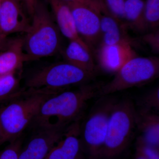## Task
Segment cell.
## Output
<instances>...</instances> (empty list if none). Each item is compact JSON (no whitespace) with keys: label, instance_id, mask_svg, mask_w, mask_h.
I'll use <instances>...</instances> for the list:
<instances>
[{"label":"cell","instance_id":"cell-20","mask_svg":"<svg viewBox=\"0 0 159 159\" xmlns=\"http://www.w3.org/2000/svg\"><path fill=\"white\" fill-rule=\"evenodd\" d=\"M144 13L148 30L159 29V0H145Z\"/></svg>","mask_w":159,"mask_h":159},{"label":"cell","instance_id":"cell-22","mask_svg":"<svg viewBox=\"0 0 159 159\" xmlns=\"http://www.w3.org/2000/svg\"><path fill=\"white\" fill-rule=\"evenodd\" d=\"M100 1L110 14L125 25L124 18L125 0H100Z\"/></svg>","mask_w":159,"mask_h":159},{"label":"cell","instance_id":"cell-11","mask_svg":"<svg viewBox=\"0 0 159 159\" xmlns=\"http://www.w3.org/2000/svg\"><path fill=\"white\" fill-rule=\"evenodd\" d=\"M19 0H2L0 7V32L8 36L24 33L30 23L23 11Z\"/></svg>","mask_w":159,"mask_h":159},{"label":"cell","instance_id":"cell-26","mask_svg":"<svg viewBox=\"0 0 159 159\" xmlns=\"http://www.w3.org/2000/svg\"><path fill=\"white\" fill-rule=\"evenodd\" d=\"M21 1L25 3L29 14L32 15L39 0H21Z\"/></svg>","mask_w":159,"mask_h":159},{"label":"cell","instance_id":"cell-13","mask_svg":"<svg viewBox=\"0 0 159 159\" xmlns=\"http://www.w3.org/2000/svg\"><path fill=\"white\" fill-rule=\"evenodd\" d=\"M78 120L71 123L62 139L53 147L44 159H77L81 149Z\"/></svg>","mask_w":159,"mask_h":159},{"label":"cell","instance_id":"cell-29","mask_svg":"<svg viewBox=\"0 0 159 159\" xmlns=\"http://www.w3.org/2000/svg\"><path fill=\"white\" fill-rule=\"evenodd\" d=\"M2 0H0V7H1V3H2Z\"/></svg>","mask_w":159,"mask_h":159},{"label":"cell","instance_id":"cell-21","mask_svg":"<svg viewBox=\"0 0 159 159\" xmlns=\"http://www.w3.org/2000/svg\"><path fill=\"white\" fill-rule=\"evenodd\" d=\"M139 109L147 111L159 110V88L157 87L144 94L138 102Z\"/></svg>","mask_w":159,"mask_h":159},{"label":"cell","instance_id":"cell-3","mask_svg":"<svg viewBox=\"0 0 159 159\" xmlns=\"http://www.w3.org/2000/svg\"><path fill=\"white\" fill-rule=\"evenodd\" d=\"M53 94L27 90L0 109V145L19 138L32 123L43 102Z\"/></svg>","mask_w":159,"mask_h":159},{"label":"cell","instance_id":"cell-8","mask_svg":"<svg viewBox=\"0 0 159 159\" xmlns=\"http://www.w3.org/2000/svg\"><path fill=\"white\" fill-rule=\"evenodd\" d=\"M67 2L70 8L79 36L92 51L94 46L99 42L101 37L100 0L94 4Z\"/></svg>","mask_w":159,"mask_h":159},{"label":"cell","instance_id":"cell-23","mask_svg":"<svg viewBox=\"0 0 159 159\" xmlns=\"http://www.w3.org/2000/svg\"><path fill=\"white\" fill-rule=\"evenodd\" d=\"M136 152L146 159H159L158 148L151 145L140 136L137 139Z\"/></svg>","mask_w":159,"mask_h":159},{"label":"cell","instance_id":"cell-24","mask_svg":"<svg viewBox=\"0 0 159 159\" xmlns=\"http://www.w3.org/2000/svg\"><path fill=\"white\" fill-rule=\"evenodd\" d=\"M9 143L4 149L0 151V159H18L22 146L20 137Z\"/></svg>","mask_w":159,"mask_h":159},{"label":"cell","instance_id":"cell-5","mask_svg":"<svg viewBox=\"0 0 159 159\" xmlns=\"http://www.w3.org/2000/svg\"><path fill=\"white\" fill-rule=\"evenodd\" d=\"M94 74L66 61L54 63L31 74L25 85L27 90L55 94L72 86L85 84Z\"/></svg>","mask_w":159,"mask_h":159},{"label":"cell","instance_id":"cell-17","mask_svg":"<svg viewBox=\"0 0 159 159\" xmlns=\"http://www.w3.org/2000/svg\"><path fill=\"white\" fill-rule=\"evenodd\" d=\"M145 0H125L124 18L125 25L140 33L148 30L144 13Z\"/></svg>","mask_w":159,"mask_h":159},{"label":"cell","instance_id":"cell-12","mask_svg":"<svg viewBox=\"0 0 159 159\" xmlns=\"http://www.w3.org/2000/svg\"><path fill=\"white\" fill-rule=\"evenodd\" d=\"M48 1L52 10L54 21L61 34L69 41L78 42L92 52L77 32L74 16L68 3L63 0Z\"/></svg>","mask_w":159,"mask_h":159},{"label":"cell","instance_id":"cell-7","mask_svg":"<svg viewBox=\"0 0 159 159\" xmlns=\"http://www.w3.org/2000/svg\"><path fill=\"white\" fill-rule=\"evenodd\" d=\"M116 100L109 95L101 97L80 126L81 148L84 147L91 159L99 158L105 142L110 116Z\"/></svg>","mask_w":159,"mask_h":159},{"label":"cell","instance_id":"cell-19","mask_svg":"<svg viewBox=\"0 0 159 159\" xmlns=\"http://www.w3.org/2000/svg\"><path fill=\"white\" fill-rule=\"evenodd\" d=\"M126 27H120L102 34L99 41V46L112 45L120 43H129L133 45L134 41L127 34Z\"/></svg>","mask_w":159,"mask_h":159},{"label":"cell","instance_id":"cell-27","mask_svg":"<svg viewBox=\"0 0 159 159\" xmlns=\"http://www.w3.org/2000/svg\"><path fill=\"white\" fill-rule=\"evenodd\" d=\"M10 40L8 39L7 36L0 32V51H3L7 48Z\"/></svg>","mask_w":159,"mask_h":159},{"label":"cell","instance_id":"cell-1","mask_svg":"<svg viewBox=\"0 0 159 159\" xmlns=\"http://www.w3.org/2000/svg\"><path fill=\"white\" fill-rule=\"evenodd\" d=\"M102 85L83 84L72 91L51 95L43 102L31 124L34 127L61 124L70 125L79 119L89 99L98 96Z\"/></svg>","mask_w":159,"mask_h":159},{"label":"cell","instance_id":"cell-14","mask_svg":"<svg viewBox=\"0 0 159 159\" xmlns=\"http://www.w3.org/2000/svg\"><path fill=\"white\" fill-rule=\"evenodd\" d=\"M25 62L23 37L10 39L7 48L0 52V77L15 74Z\"/></svg>","mask_w":159,"mask_h":159},{"label":"cell","instance_id":"cell-30","mask_svg":"<svg viewBox=\"0 0 159 159\" xmlns=\"http://www.w3.org/2000/svg\"><path fill=\"white\" fill-rule=\"evenodd\" d=\"M19 1H20L21 2V0H19Z\"/></svg>","mask_w":159,"mask_h":159},{"label":"cell","instance_id":"cell-6","mask_svg":"<svg viewBox=\"0 0 159 159\" xmlns=\"http://www.w3.org/2000/svg\"><path fill=\"white\" fill-rule=\"evenodd\" d=\"M159 58L137 56L128 61L116 73L110 82L101 85L100 97L148 84L158 77Z\"/></svg>","mask_w":159,"mask_h":159},{"label":"cell","instance_id":"cell-18","mask_svg":"<svg viewBox=\"0 0 159 159\" xmlns=\"http://www.w3.org/2000/svg\"><path fill=\"white\" fill-rule=\"evenodd\" d=\"M15 74L0 77V101L15 99L23 93L19 90V80Z\"/></svg>","mask_w":159,"mask_h":159},{"label":"cell","instance_id":"cell-4","mask_svg":"<svg viewBox=\"0 0 159 159\" xmlns=\"http://www.w3.org/2000/svg\"><path fill=\"white\" fill-rule=\"evenodd\" d=\"M136 129V107L132 99L116 100L109 119L99 158L112 159L126 149Z\"/></svg>","mask_w":159,"mask_h":159},{"label":"cell","instance_id":"cell-28","mask_svg":"<svg viewBox=\"0 0 159 159\" xmlns=\"http://www.w3.org/2000/svg\"><path fill=\"white\" fill-rule=\"evenodd\" d=\"M69 2H77L84 3L87 4H96L99 2V0H63Z\"/></svg>","mask_w":159,"mask_h":159},{"label":"cell","instance_id":"cell-15","mask_svg":"<svg viewBox=\"0 0 159 159\" xmlns=\"http://www.w3.org/2000/svg\"><path fill=\"white\" fill-rule=\"evenodd\" d=\"M136 129L146 142L159 148V116L153 111L136 109Z\"/></svg>","mask_w":159,"mask_h":159},{"label":"cell","instance_id":"cell-2","mask_svg":"<svg viewBox=\"0 0 159 159\" xmlns=\"http://www.w3.org/2000/svg\"><path fill=\"white\" fill-rule=\"evenodd\" d=\"M24 39L25 60L51 57L61 48V34L46 4L39 1Z\"/></svg>","mask_w":159,"mask_h":159},{"label":"cell","instance_id":"cell-25","mask_svg":"<svg viewBox=\"0 0 159 159\" xmlns=\"http://www.w3.org/2000/svg\"><path fill=\"white\" fill-rule=\"evenodd\" d=\"M142 40L150 47L153 53H159V29L152 30L143 35Z\"/></svg>","mask_w":159,"mask_h":159},{"label":"cell","instance_id":"cell-9","mask_svg":"<svg viewBox=\"0 0 159 159\" xmlns=\"http://www.w3.org/2000/svg\"><path fill=\"white\" fill-rule=\"evenodd\" d=\"M70 125L55 124L34 127V133L25 145H22L18 159H44L62 139Z\"/></svg>","mask_w":159,"mask_h":159},{"label":"cell","instance_id":"cell-10","mask_svg":"<svg viewBox=\"0 0 159 159\" xmlns=\"http://www.w3.org/2000/svg\"><path fill=\"white\" fill-rule=\"evenodd\" d=\"M129 43L99 46L97 57L100 67L106 72L116 73L128 61L137 56Z\"/></svg>","mask_w":159,"mask_h":159},{"label":"cell","instance_id":"cell-16","mask_svg":"<svg viewBox=\"0 0 159 159\" xmlns=\"http://www.w3.org/2000/svg\"><path fill=\"white\" fill-rule=\"evenodd\" d=\"M65 61L95 74V66L92 52L76 41H70L62 52Z\"/></svg>","mask_w":159,"mask_h":159}]
</instances>
